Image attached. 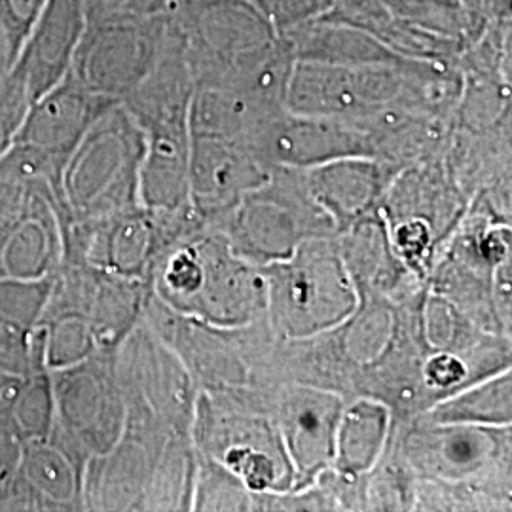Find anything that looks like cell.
<instances>
[{
  "label": "cell",
  "mask_w": 512,
  "mask_h": 512,
  "mask_svg": "<svg viewBox=\"0 0 512 512\" xmlns=\"http://www.w3.org/2000/svg\"><path fill=\"white\" fill-rule=\"evenodd\" d=\"M150 294L177 315L241 325L266 304V283L219 243L171 241L154 264Z\"/></svg>",
  "instance_id": "obj_1"
},
{
  "label": "cell",
  "mask_w": 512,
  "mask_h": 512,
  "mask_svg": "<svg viewBox=\"0 0 512 512\" xmlns=\"http://www.w3.org/2000/svg\"><path fill=\"white\" fill-rule=\"evenodd\" d=\"M143 156V131L122 103H114L93 122L63 169L61 190L71 222L139 207Z\"/></svg>",
  "instance_id": "obj_2"
},
{
  "label": "cell",
  "mask_w": 512,
  "mask_h": 512,
  "mask_svg": "<svg viewBox=\"0 0 512 512\" xmlns=\"http://www.w3.org/2000/svg\"><path fill=\"white\" fill-rule=\"evenodd\" d=\"M167 33V14H137L92 0L71 71L90 92L122 101L156 65Z\"/></svg>",
  "instance_id": "obj_3"
},
{
  "label": "cell",
  "mask_w": 512,
  "mask_h": 512,
  "mask_svg": "<svg viewBox=\"0 0 512 512\" xmlns=\"http://www.w3.org/2000/svg\"><path fill=\"white\" fill-rule=\"evenodd\" d=\"M264 275L275 329L285 336L336 327L355 308L348 270L327 243H300L289 258L270 262Z\"/></svg>",
  "instance_id": "obj_4"
},
{
  "label": "cell",
  "mask_w": 512,
  "mask_h": 512,
  "mask_svg": "<svg viewBox=\"0 0 512 512\" xmlns=\"http://www.w3.org/2000/svg\"><path fill=\"white\" fill-rule=\"evenodd\" d=\"M71 215L59 186L0 169V279L54 277L65 255Z\"/></svg>",
  "instance_id": "obj_5"
},
{
  "label": "cell",
  "mask_w": 512,
  "mask_h": 512,
  "mask_svg": "<svg viewBox=\"0 0 512 512\" xmlns=\"http://www.w3.org/2000/svg\"><path fill=\"white\" fill-rule=\"evenodd\" d=\"M112 351L52 372L54 433L84 465L105 458L124 437L128 403L116 378Z\"/></svg>",
  "instance_id": "obj_6"
},
{
  "label": "cell",
  "mask_w": 512,
  "mask_h": 512,
  "mask_svg": "<svg viewBox=\"0 0 512 512\" xmlns=\"http://www.w3.org/2000/svg\"><path fill=\"white\" fill-rule=\"evenodd\" d=\"M198 440L203 454L219 461L255 492H283L293 486L294 469L281 435L266 421L224 418L217 420L202 408Z\"/></svg>",
  "instance_id": "obj_7"
},
{
  "label": "cell",
  "mask_w": 512,
  "mask_h": 512,
  "mask_svg": "<svg viewBox=\"0 0 512 512\" xmlns=\"http://www.w3.org/2000/svg\"><path fill=\"white\" fill-rule=\"evenodd\" d=\"M258 152L274 167L304 171L342 158H374L376 141L365 122L285 110L264 133Z\"/></svg>",
  "instance_id": "obj_8"
},
{
  "label": "cell",
  "mask_w": 512,
  "mask_h": 512,
  "mask_svg": "<svg viewBox=\"0 0 512 512\" xmlns=\"http://www.w3.org/2000/svg\"><path fill=\"white\" fill-rule=\"evenodd\" d=\"M84 461L54 433L25 442L4 511H86Z\"/></svg>",
  "instance_id": "obj_9"
},
{
  "label": "cell",
  "mask_w": 512,
  "mask_h": 512,
  "mask_svg": "<svg viewBox=\"0 0 512 512\" xmlns=\"http://www.w3.org/2000/svg\"><path fill=\"white\" fill-rule=\"evenodd\" d=\"M92 0H46L12 69L23 78L35 103L57 86L73 65Z\"/></svg>",
  "instance_id": "obj_10"
},
{
  "label": "cell",
  "mask_w": 512,
  "mask_h": 512,
  "mask_svg": "<svg viewBox=\"0 0 512 512\" xmlns=\"http://www.w3.org/2000/svg\"><path fill=\"white\" fill-rule=\"evenodd\" d=\"M274 169L238 141L190 135V205L213 211L241 202L270 181Z\"/></svg>",
  "instance_id": "obj_11"
},
{
  "label": "cell",
  "mask_w": 512,
  "mask_h": 512,
  "mask_svg": "<svg viewBox=\"0 0 512 512\" xmlns=\"http://www.w3.org/2000/svg\"><path fill=\"white\" fill-rule=\"evenodd\" d=\"M118 101L84 88L69 73L27 112L14 143L29 145L67 164L93 122Z\"/></svg>",
  "instance_id": "obj_12"
},
{
  "label": "cell",
  "mask_w": 512,
  "mask_h": 512,
  "mask_svg": "<svg viewBox=\"0 0 512 512\" xmlns=\"http://www.w3.org/2000/svg\"><path fill=\"white\" fill-rule=\"evenodd\" d=\"M274 175V173H272ZM294 188L285 183L275 186L274 177L241 200L236 236L247 255L266 262L289 258L304 243L302 207Z\"/></svg>",
  "instance_id": "obj_13"
},
{
  "label": "cell",
  "mask_w": 512,
  "mask_h": 512,
  "mask_svg": "<svg viewBox=\"0 0 512 512\" xmlns=\"http://www.w3.org/2000/svg\"><path fill=\"white\" fill-rule=\"evenodd\" d=\"M281 412V440L293 463L294 476L308 482L334 461L342 416L340 401L311 387H296L285 397Z\"/></svg>",
  "instance_id": "obj_14"
},
{
  "label": "cell",
  "mask_w": 512,
  "mask_h": 512,
  "mask_svg": "<svg viewBox=\"0 0 512 512\" xmlns=\"http://www.w3.org/2000/svg\"><path fill=\"white\" fill-rule=\"evenodd\" d=\"M54 277L38 281L0 279V372L23 378L44 359V334L40 317Z\"/></svg>",
  "instance_id": "obj_15"
},
{
  "label": "cell",
  "mask_w": 512,
  "mask_h": 512,
  "mask_svg": "<svg viewBox=\"0 0 512 512\" xmlns=\"http://www.w3.org/2000/svg\"><path fill=\"white\" fill-rule=\"evenodd\" d=\"M294 61L327 65H365L399 61L376 37L332 14L306 19L279 31Z\"/></svg>",
  "instance_id": "obj_16"
},
{
  "label": "cell",
  "mask_w": 512,
  "mask_h": 512,
  "mask_svg": "<svg viewBox=\"0 0 512 512\" xmlns=\"http://www.w3.org/2000/svg\"><path fill=\"white\" fill-rule=\"evenodd\" d=\"M304 171L311 200L342 222L365 213L384 188V167L366 156L342 158Z\"/></svg>",
  "instance_id": "obj_17"
},
{
  "label": "cell",
  "mask_w": 512,
  "mask_h": 512,
  "mask_svg": "<svg viewBox=\"0 0 512 512\" xmlns=\"http://www.w3.org/2000/svg\"><path fill=\"white\" fill-rule=\"evenodd\" d=\"M423 440L421 450L427 465L442 476L473 475L495 456V440L490 427L437 425Z\"/></svg>",
  "instance_id": "obj_18"
},
{
  "label": "cell",
  "mask_w": 512,
  "mask_h": 512,
  "mask_svg": "<svg viewBox=\"0 0 512 512\" xmlns=\"http://www.w3.org/2000/svg\"><path fill=\"white\" fill-rule=\"evenodd\" d=\"M387 433V410L374 401H361L342 412L336 431L334 461L342 473H365L378 459Z\"/></svg>",
  "instance_id": "obj_19"
},
{
  "label": "cell",
  "mask_w": 512,
  "mask_h": 512,
  "mask_svg": "<svg viewBox=\"0 0 512 512\" xmlns=\"http://www.w3.org/2000/svg\"><path fill=\"white\" fill-rule=\"evenodd\" d=\"M437 425L505 427L511 423V374H501L475 385L458 397L440 403L431 412Z\"/></svg>",
  "instance_id": "obj_20"
},
{
  "label": "cell",
  "mask_w": 512,
  "mask_h": 512,
  "mask_svg": "<svg viewBox=\"0 0 512 512\" xmlns=\"http://www.w3.org/2000/svg\"><path fill=\"white\" fill-rule=\"evenodd\" d=\"M33 101L23 78L14 69L0 78V156L14 145Z\"/></svg>",
  "instance_id": "obj_21"
},
{
  "label": "cell",
  "mask_w": 512,
  "mask_h": 512,
  "mask_svg": "<svg viewBox=\"0 0 512 512\" xmlns=\"http://www.w3.org/2000/svg\"><path fill=\"white\" fill-rule=\"evenodd\" d=\"M44 4L46 0H0V33L12 55V61H16Z\"/></svg>",
  "instance_id": "obj_22"
},
{
  "label": "cell",
  "mask_w": 512,
  "mask_h": 512,
  "mask_svg": "<svg viewBox=\"0 0 512 512\" xmlns=\"http://www.w3.org/2000/svg\"><path fill=\"white\" fill-rule=\"evenodd\" d=\"M336 2L338 0H264V6L275 31L279 33L306 19L327 14Z\"/></svg>",
  "instance_id": "obj_23"
},
{
  "label": "cell",
  "mask_w": 512,
  "mask_h": 512,
  "mask_svg": "<svg viewBox=\"0 0 512 512\" xmlns=\"http://www.w3.org/2000/svg\"><path fill=\"white\" fill-rule=\"evenodd\" d=\"M488 21H511V0H482Z\"/></svg>",
  "instance_id": "obj_24"
},
{
  "label": "cell",
  "mask_w": 512,
  "mask_h": 512,
  "mask_svg": "<svg viewBox=\"0 0 512 512\" xmlns=\"http://www.w3.org/2000/svg\"><path fill=\"white\" fill-rule=\"evenodd\" d=\"M12 378H16V376H8V374H2V372H0V397H2V391H4V387L8 385V382H10Z\"/></svg>",
  "instance_id": "obj_25"
},
{
  "label": "cell",
  "mask_w": 512,
  "mask_h": 512,
  "mask_svg": "<svg viewBox=\"0 0 512 512\" xmlns=\"http://www.w3.org/2000/svg\"><path fill=\"white\" fill-rule=\"evenodd\" d=\"M253 2H255V4H258V6H260V8H262V10H264V12H266V6H264V0H253Z\"/></svg>",
  "instance_id": "obj_26"
}]
</instances>
